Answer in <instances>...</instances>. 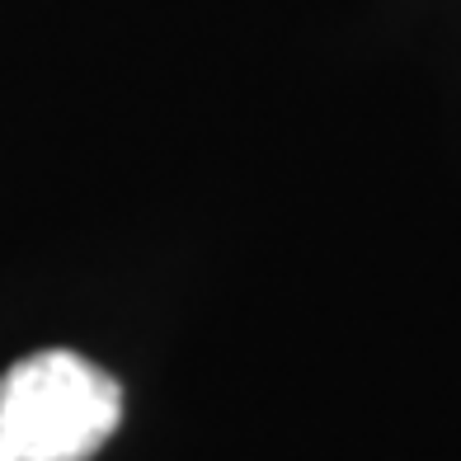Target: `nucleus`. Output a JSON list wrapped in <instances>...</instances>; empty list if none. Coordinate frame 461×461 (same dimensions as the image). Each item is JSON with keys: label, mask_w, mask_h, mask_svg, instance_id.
<instances>
[{"label": "nucleus", "mask_w": 461, "mask_h": 461, "mask_svg": "<svg viewBox=\"0 0 461 461\" xmlns=\"http://www.w3.org/2000/svg\"><path fill=\"white\" fill-rule=\"evenodd\" d=\"M122 424V386L71 348L0 372V461H90Z\"/></svg>", "instance_id": "1"}]
</instances>
